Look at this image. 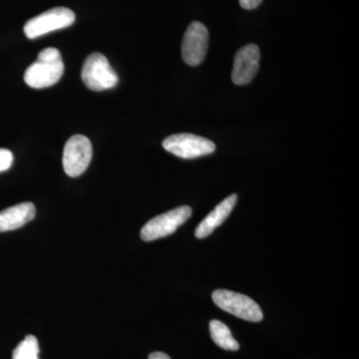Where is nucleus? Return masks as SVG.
<instances>
[{
	"label": "nucleus",
	"instance_id": "f257e3e1",
	"mask_svg": "<svg viewBox=\"0 0 359 359\" xmlns=\"http://www.w3.org/2000/svg\"><path fill=\"white\" fill-rule=\"evenodd\" d=\"M65 73V63L60 51L54 47L45 48L25 73V81L35 89L47 88L57 83Z\"/></svg>",
	"mask_w": 359,
	"mask_h": 359
},
{
	"label": "nucleus",
	"instance_id": "20e7f679",
	"mask_svg": "<svg viewBox=\"0 0 359 359\" xmlns=\"http://www.w3.org/2000/svg\"><path fill=\"white\" fill-rule=\"evenodd\" d=\"M75 13L66 7H55L28 20L25 25L26 37L35 39L47 33L69 27L75 22Z\"/></svg>",
	"mask_w": 359,
	"mask_h": 359
},
{
	"label": "nucleus",
	"instance_id": "39448f33",
	"mask_svg": "<svg viewBox=\"0 0 359 359\" xmlns=\"http://www.w3.org/2000/svg\"><path fill=\"white\" fill-rule=\"evenodd\" d=\"M163 147L182 159H194L212 154L216 151L214 142L197 135L175 134L163 141Z\"/></svg>",
	"mask_w": 359,
	"mask_h": 359
},
{
	"label": "nucleus",
	"instance_id": "9b49d317",
	"mask_svg": "<svg viewBox=\"0 0 359 359\" xmlns=\"http://www.w3.org/2000/svg\"><path fill=\"white\" fill-rule=\"evenodd\" d=\"M36 210L30 202L7 208L0 212V231H8L20 229L35 218Z\"/></svg>",
	"mask_w": 359,
	"mask_h": 359
},
{
	"label": "nucleus",
	"instance_id": "6e6552de",
	"mask_svg": "<svg viewBox=\"0 0 359 359\" xmlns=\"http://www.w3.org/2000/svg\"><path fill=\"white\" fill-rule=\"evenodd\" d=\"M209 46V32L203 23L194 21L187 28L182 42V57L187 65L198 66L204 61Z\"/></svg>",
	"mask_w": 359,
	"mask_h": 359
},
{
	"label": "nucleus",
	"instance_id": "2eb2a0df",
	"mask_svg": "<svg viewBox=\"0 0 359 359\" xmlns=\"http://www.w3.org/2000/svg\"><path fill=\"white\" fill-rule=\"evenodd\" d=\"M262 2H263V0H240L241 6L244 9H247V11L257 8Z\"/></svg>",
	"mask_w": 359,
	"mask_h": 359
},
{
	"label": "nucleus",
	"instance_id": "dca6fc26",
	"mask_svg": "<svg viewBox=\"0 0 359 359\" xmlns=\"http://www.w3.org/2000/svg\"><path fill=\"white\" fill-rule=\"evenodd\" d=\"M149 359H171L169 355L166 353H160V351H156V353H151L149 355Z\"/></svg>",
	"mask_w": 359,
	"mask_h": 359
},
{
	"label": "nucleus",
	"instance_id": "1a4fd4ad",
	"mask_svg": "<svg viewBox=\"0 0 359 359\" xmlns=\"http://www.w3.org/2000/svg\"><path fill=\"white\" fill-rule=\"evenodd\" d=\"M261 52L256 44H248L236 53L231 79L236 85L250 83L259 69Z\"/></svg>",
	"mask_w": 359,
	"mask_h": 359
},
{
	"label": "nucleus",
	"instance_id": "4468645a",
	"mask_svg": "<svg viewBox=\"0 0 359 359\" xmlns=\"http://www.w3.org/2000/svg\"><path fill=\"white\" fill-rule=\"evenodd\" d=\"M13 163V153L6 149H0V172L7 171Z\"/></svg>",
	"mask_w": 359,
	"mask_h": 359
},
{
	"label": "nucleus",
	"instance_id": "7ed1b4c3",
	"mask_svg": "<svg viewBox=\"0 0 359 359\" xmlns=\"http://www.w3.org/2000/svg\"><path fill=\"white\" fill-rule=\"evenodd\" d=\"M212 301L226 313L242 320L259 323L264 314L259 304L247 295L226 290H217L212 294Z\"/></svg>",
	"mask_w": 359,
	"mask_h": 359
},
{
	"label": "nucleus",
	"instance_id": "9d476101",
	"mask_svg": "<svg viewBox=\"0 0 359 359\" xmlns=\"http://www.w3.org/2000/svg\"><path fill=\"white\" fill-rule=\"evenodd\" d=\"M238 196L236 194L229 196L223 202L219 203L214 211L210 212L207 217L202 222L198 228L196 229L195 236L198 238H207L208 236L211 235L212 231L216 230L218 226L228 219L230 216L233 207L237 204Z\"/></svg>",
	"mask_w": 359,
	"mask_h": 359
},
{
	"label": "nucleus",
	"instance_id": "0eeeda50",
	"mask_svg": "<svg viewBox=\"0 0 359 359\" xmlns=\"http://www.w3.org/2000/svg\"><path fill=\"white\" fill-rule=\"evenodd\" d=\"M93 155L91 141L84 135H74L66 142L63 151V168L69 177L81 176L88 168Z\"/></svg>",
	"mask_w": 359,
	"mask_h": 359
},
{
	"label": "nucleus",
	"instance_id": "f03ea898",
	"mask_svg": "<svg viewBox=\"0 0 359 359\" xmlns=\"http://www.w3.org/2000/svg\"><path fill=\"white\" fill-rule=\"evenodd\" d=\"M82 81L92 91L114 88L119 81L117 73L111 67L107 57L101 53L90 54L81 71Z\"/></svg>",
	"mask_w": 359,
	"mask_h": 359
},
{
	"label": "nucleus",
	"instance_id": "423d86ee",
	"mask_svg": "<svg viewBox=\"0 0 359 359\" xmlns=\"http://www.w3.org/2000/svg\"><path fill=\"white\" fill-rule=\"evenodd\" d=\"M192 212L191 207L182 205L155 217L142 228L140 233L142 240L151 242V241L172 235L179 226L185 224L191 218Z\"/></svg>",
	"mask_w": 359,
	"mask_h": 359
},
{
	"label": "nucleus",
	"instance_id": "ddd939ff",
	"mask_svg": "<svg viewBox=\"0 0 359 359\" xmlns=\"http://www.w3.org/2000/svg\"><path fill=\"white\" fill-rule=\"evenodd\" d=\"M39 340L34 335H27L14 349L13 359H39Z\"/></svg>",
	"mask_w": 359,
	"mask_h": 359
},
{
	"label": "nucleus",
	"instance_id": "f8f14e48",
	"mask_svg": "<svg viewBox=\"0 0 359 359\" xmlns=\"http://www.w3.org/2000/svg\"><path fill=\"white\" fill-rule=\"evenodd\" d=\"M210 332L212 339L217 346L226 351H236L240 348V344L233 339L230 328L222 321L214 320L210 323Z\"/></svg>",
	"mask_w": 359,
	"mask_h": 359
}]
</instances>
